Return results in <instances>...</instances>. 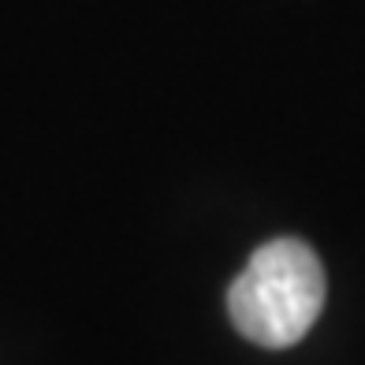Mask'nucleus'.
Here are the masks:
<instances>
[{
  "mask_svg": "<svg viewBox=\"0 0 365 365\" xmlns=\"http://www.w3.org/2000/svg\"><path fill=\"white\" fill-rule=\"evenodd\" d=\"M324 264L302 239H272L227 291L231 324L257 346H294L324 309Z\"/></svg>",
  "mask_w": 365,
  "mask_h": 365,
  "instance_id": "obj_1",
  "label": "nucleus"
}]
</instances>
